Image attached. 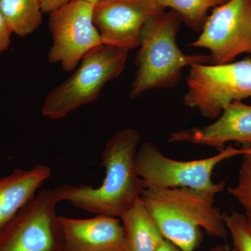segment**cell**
Listing matches in <instances>:
<instances>
[{"instance_id":"cell-1","label":"cell","mask_w":251,"mask_h":251,"mask_svg":"<svg viewBox=\"0 0 251 251\" xmlns=\"http://www.w3.org/2000/svg\"><path fill=\"white\" fill-rule=\"evenodd\" d=\"M140 141V133L133 128L117 132L102 151L105 177L100 186L60 185L53 190L59 202L67 201L91 214L120 219L145 189L135 166Z\"/></svg>"},{"instance_id":"cell-2","label":"cell","mask_w":251,"mask_h":251,"mask_svg":"<svg viewBox=\"0 0 251 251\" xmlns=\"http://www.w3.org/2000/svg\"><path fill=\"white\" fill-rule=\"evenodd\" d=\"M218 193L190 188H145L144 205L163 237L184 251H195L203 231L226 240L228 236L224 215L215 206Z\"/></svg>"},{"instance_id":"cell-3","label":"cell","mask_w":251,"mask_h":251,"mask_svg":"<svg viewBox=\"0 0 251 251\" xmlns=\"http://www.w3.org/2000/svg\"><path fill=\"white\" fill-rule=\"evenodd\" d=\"M181 20L175 11H162L147 20L140 32L136 72L130 99L148 91L170 89L181 80L184 68L210 62L209 54H186L176 44Z\"/></svg>"},{"instance_id":"cell-4","label":"cell","mask_w":251,"mask_h":251,"mask_svg":"<svg viewBox=\"0 0 251 251\" xmlns=\"http://www.w3.org/2000/svg\"><path fill=\"white\" fill-rule=\"evenodd\" d=\"M128 53L127 50L104 44L91 50L72 76L48 94L41 108L43 116L61 120L94 102L104 86L121 75Z\"/></svg>"},{"instance_id":"cell-5","label":"cell","mask_w":251,"mask_h":251,"mask_svg":"<svg viewBox=\"0 0 251 251\" xmlns=\"http://www.w3.org/2000/svg\"><path fill=\"white\" fill-rule=\"evenodd\" d=\"M245 153L244 147L229 145L209 158L179 161L166 156L156 145L145 142L137 150L135 171L145 188H190L219 194L224 191L227 179L214 183V170L223 162Z\"/></svg>"},{"instance_id":"cell-6","label":"cell","mask_w":251,"mask_h":251,"mask_svg":"<svg viewBox=\"0 0 251 251\" xmlns=\"http://www.w3.org/2000/svg\"><path fill=\"white\" fill-rule=\"evenodd\" d=\"M186 83L185 105L216 120L229 104L251 97V57L220 65L195 64Z\"/></svg>"},{"instance_id":"cell-7","label":"cell","mask_w":251,"mask_h":251,"mask_svg":"<svg viewBox=\"0 0 251 251\" xmlns=\"http://www.w3.org/2000/svg\"><path fill=\"white\" fill-rule=\"evenodd\" d=\"M53 190L39 191L0 230V251H63Z\"/></svg>"},{"instance_id":"cell-8","label":"cell","mask_w":251,"mask_h":251,"mask_svg":"<svg viewBox=\"0 0 251 251\" xmlns=\"http://www.w3.org/2000/svg\"><path fill=\"white\" fill-rule=\"evenodd\" d=\"M94 5L85 0H73L49 14L52 36L48 54L50 63L73 72L89 51L103 44L94 23Z\"/></svg>"},{"instance_id":"cell-9","label":"cell","mask_w":251,"mask_h":251,"mask_svg":"<svg viewBox=\"0 0 251 251\" xmlns=\"http://www.w3.org/2000/svg\"><path fill=\"white\" fill-rule=\"evenodd\" d=\"M188 46L207 49L214 65L243 54L251 57V0H229L213 9L198 39Z\"/></svg>"},{"instance_id":"cell-10","label":"cell","mask_w":251,"mask_h":251,"mask_svg":"<svg viewBox=\"0 0 251 251\" xmlns=\"http://www.w3.org/2000/svg\"><path fill=\"white\" fill-rule=\"evenodd\" d=\"M163 11L156 0H98L93 21L104 44L129 51L139 46L147 20Z\"/></svg>"},{"instance_id":"cell-11","label":"cell","mask_w":251,"mask_h":251,"mask_svg":"<svg viewBox=\"0 0 251 251\" xmlns=\"http://www.w3.org/2000/svg\"><path fill=\"white\" fill-rule=\"evenodd\" d=\"M169 143H187L219 149L230 142L251 143V105L235 100L223 110L216 121L204 126L173 132Z\"/></svg>"},{"instance_id":"cell-12","label":"cell","mask_w":251,"mask_h":251,"mask_svg":"<svg viewBox=\"0 0 251 251\" xmlns=\"http://www.w3.org/2000/svg\"><path fill=\"white\" fill-rule=\"evenodd\" d=\"M63 251H126L121 219L97 215L92 219L59 216Z\"/></svg>"},{"instance_id":"cell-13","label":"cell","mask_w":251,"mask_h":251,"mask_svg":"<svg viewBox=\"0 0 251 251\" xmlns=\"http://www.w3.org/2000/svg\"><path fill=\"white\" fill-rule=\"evenodd\" d=\"M51 176L49 166L37 164L29 170L17 168L0 178V230L35 196L36 191Z\"/></svg>"},{"instance_id":"cell-14","label":"cell","mask_w":251,"mask_h":251,"mask_svg":"<svg viewBox=\"0 0 251 251\" xmlns=\"http://www.w3.org/2000/svg\"><path fill=\"white\" fill-rule=\"evenodd\" d=\"M126 251H156L165 238L141 198L120 217Z\"/></svg>"},{"instance_id":"cell-15","label":"cell","mask_w":251,"mask_h":251,"mask_svg":"<svg viewBox=\"0 0 251 251\" xmlns=\"http://www.w3.org/2000/svg\"><path fill=\"white\" fill-rule=\"evenodd\" d=\"M0 11L13 34L27 36L42 23V8L39 0H0Z\"/></svg>"},{"instance_id":"cell-16","label":"cell","mask_w":251,"mask_h":251,"mask_svg":"<svg viewBox=\"0 0 251 251\" xmlns=\"http://www.w3.org/2000/svg\"><path fill=\"white\" fill-rule=\"evenodd\" d=\"M163 9L175 11L181 23L196 31H201L209 11L229 0H156Z\"/></svg>"},{"instance_id":"cell-17","label":"cell","mask_w":251,"mask_h":251,"mask_svg":"<svg viewBox=\"0 0 251 251\" xmlns=\"http://www.w3.org/2000/svg\"><path fill=\"white\" fill-rule=\"evenodd\" d=\"M227 232L237 251H251V229L245 214L223 212Z\"/></svg>"},{"instance_id":"cell-18","label":"cell","mask_w":251,"mask_h":251,"mask_svg":"<svg viewBox=\"0 0 251 251\" xmlns=\"http://www.w3.org/2000/svg\"><path fill=\"white\" fill-rule=\"evenodd\" d=\"M228 192L241 204L247 219L251 222V171L241 167L237 184L229 188Z\"/></svg>"},{"instance_id":"cell-19","label":"cell","mask_w":251,"mask_h":251,"mask_svg":"<svg viewBox=\"0 0 251 251\" xmlns=\"http://www.w3.org/2000/svg\"><path fill=\"white\" fill-rule=\"evenodd\" d=\"M13 32L0 11V55L9 49Z\"/></svg>"},{"instance_id":"cell-20","label":"cell","mask_w":251,"mask_h":251,"mask_svg":"<svg viewBox=\"0 0 251 251\" xmlns=\"http://www.w3.org/2000/svg\"><path fill=\"white\" fill-rule=\"evenodd\" d=\"M72 1L73 0H39L43 12L46 14H50Z\"/></svg>"},{"instance_id":"cell-21","label":"cell","mask_w":251,"mask_h":251,"mask_svg":"<svg viewBox=\"0 0 251 251\" xmlns=\"http://www.w3.org/2000/svg\"><path fill=\"white\" fill-rule=\"evenodd\" d=\"M246 153L243 155V163L242 166L247 168L251 171V143L245 145Z\"/></svg>"},{"instance_id":"cell-22","label":"cell","mask_w":251,"mask_h":251,"mask_svg":"<svg viewBox=\"0 0 251 251\" xmlns=\"http://www.w3.org/2000/svg\"><path fill=\"white\" fill-rule=\"evenodd\" d=\"M156 251H184L174 244L165 239Z\"/></svg>"},{"instance_id":"cell-23","label":"cell","mask_w":251,"mask_h":251,"mask_svg":"<svg viewBox=\"0 0 251 251\" xmlns=\"http://www.w3.org/2000/svg\"><path fill=\"white\" fill-rule=\"evenodd\" d=\"M207 251H237L234 248H229L227 246L224 245V244H219V245L215 246Z\"/></svg>"},{"instance_id":"cell-24","label":"cell","mask_w":251,"mask_h":251,"mask_svg":"<svg viewBox=\"0 0 251 251\" xmlns=\"http://www.w3.org/2000/svg\"><path fill=\"white\" fill-rule=\"evenodd\" d=\"M85 1H89V2L92 3V4H95L98 0H85Z\"/></svg>"},{"instance_id":"cell-25","label":"cell","mask_w":251,"mask_h":251,"mask_svg":"<svg viewBox=\"0 0 251 251\" xmlns=\"http://www.w3.org/2000/svg\"><path fill=\"white\" fill-rule=\"evenodd\" d=\"M248 221H249V225H250V227H251V221H249V220H248Z\"/></svg>"}]
</instances>
